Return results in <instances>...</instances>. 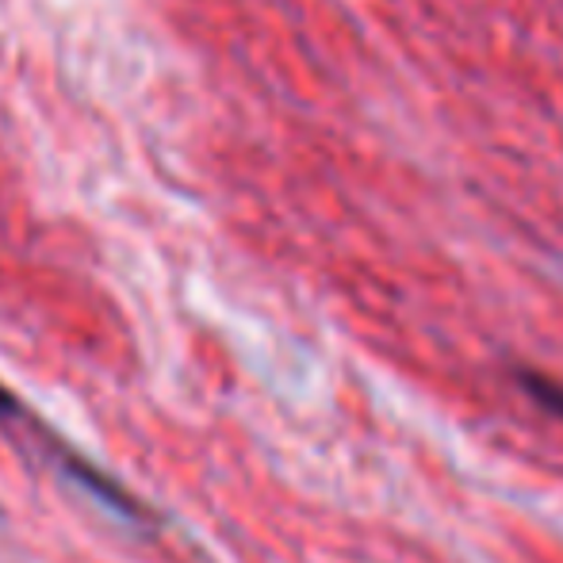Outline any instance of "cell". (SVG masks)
Returning <instances> with one entry per match:
<instances>
[{"label":"cell","mask_w":563,"mask_h":563,"mask_svg":"<svg viewBox=\"0 0 563 563\" xmlns=\"http://www.w3.org/2000/svg\"><path fill=\"white\" fill-rule=\"evenodd\" d=\"M518 384H521V391H526L529 399L544 410V415H552V418H560V422H563V384H560V379L526 368V372H518Z\"/></svg>","instance_id":"obj_1"},{"label":"cell","mask_w":563,"mask_h":563,"mask_svg":"<svg viewBox=\"0 0 563 563\" xmlns=\"http://www.w3.org/2000/svg\"><path fill=\"white\" fill-rule=\"evenodd\" d=\"M15 418H27V407L12 387L0 384V422H15Z\"/></svg>","instance_id":"obj_2"}]
</instances>
